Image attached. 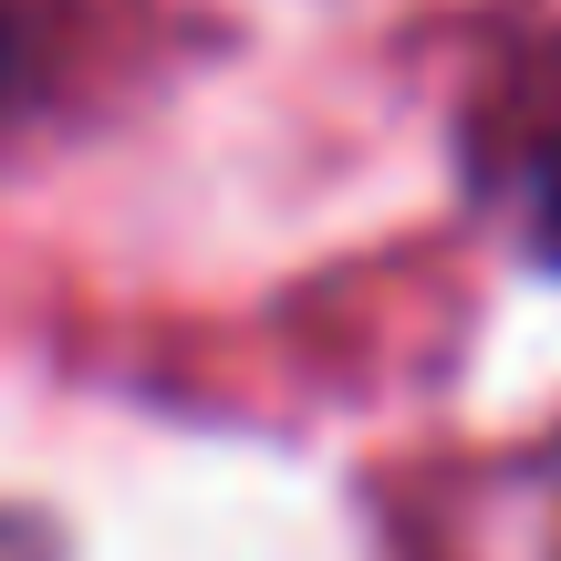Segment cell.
I'll list each match as a JSON object with an SVG mask.
<instances>
[{"instance_id":"1","label":"cell","mask_w":561,"mask_h":561,"mask_svg":"<svg viewBox=\"0 0 561 561\" xmlns=\"http://www.w3.org/2000/svg\"><path fill=\"white\" fill-rule=\"evenodd\" d=\"M530 229H541V250L561 261V136L541 146V167H530Z\"/></svg>"}]
</instances>
